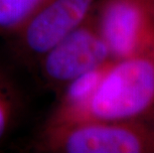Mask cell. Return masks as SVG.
Segmentation results:
<instances>
[{"label":"cell","mask_w":154,"mask_h":153,"mask_svg":"<svg viewBox=\"0 0 154 153\" xmlns=\"http://www.w3.org/2000/svg\"><path fill=\"white\" fill-rule=\"evenodd\" d=\"M22 109L21 90L11 74L0 64V142L14 128Z\"/></svg>","instance_id":"obj_6"},{"label":"cell","mask_w":154,"mask_h":153,"mask_svg":"<svg viewBox=\"0 0 154 153\" xmlns=\"http://www.w3.org/2000/svg\"><path fill=\"white\" fill-rule=\"evenodd\" d=\"M99 0H47L7 38L14 56L35 65L56 44L94 14Z\"/></svg>","instance_id":"obj_3"},{"label":"cell","mask_w":154,"mask_h":153,"mask_svg":"<svg viewBox=\"0 0 154 153\" xmlns=\"http://www.w3.org/2000/svg\"><path fill=\"white\" fill-rule=\"evenodd\" d=\"M94 19L113 59L154 49V0H99Z\"/></svg>","instance_id":"obj_5"},{"label":"cell","mask_w":154,"mask_h":153,"mask_svg":"<svg viewBox=\"0 0 154 153\" xmlns=\"http://www.w3.org/2000/svg\"><path fill=\"white\" fill-rule=\"evenodd\" d=\"M112 59L94 12L86 22L46 52L34 66L45 86L58 93L72 81Z\"/></svg>","instance_id":"obj_4"},{"label":"cell","mask_w":154,"mask_h":153,"mask_svg":"<svg viewBox=\"0 0 154 153\" xmlns=\"http://www.w3.org/2000/svg\"><path fill=\"white\" fill-rule=\"evenodd\" d=\"M47 0H0V39H7Z\"/></svg>","instance_id":"obj_7"},{"label":"cell","mask_w":154,"mask_h":153,"mask_svg":"<svg viewBox=\"0 0 154 153\" xmlns=\"http://www.w3.org/2000/svg\"><path fill=\"white\" fill-rule=\"evenodd\" d=\"M30 149L39 153H154V122L84 120L43 126Z\"/></svg>","instance_id":"obj_2"},{"label":"cell","mask_w":154,"mask_h":153,"mask_svg":"<svg viewBox=\"0 0 154 153\" xmlns=\"http://www.w3.org/2000/svg\"><path fill=\"white\" fill-rule=\"evenodd\" d=\"M154 122V49L110 62L76 121Z\"/></svg>","instance_id":"obj_1"}]
</instances>
